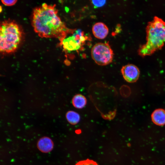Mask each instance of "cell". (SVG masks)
<instances>
[{"instance_id": "cell-1", "label": "cell", "mask_w": 165, "mask_h": 165, "mask_svg": "<svg viewBox=\"0 0 165 165\" xmlns=\"http://www.w3.org/2000/svg\"><path fill=\"white\" fill-rule=\"evenodd\" d=\"M56 5L46 3L33 10L32 24L35 31L42 38H54L62 42L68 29L58 15Z\"/></svg>"}, {"instance_id": "cell-8", "label": "cell", "mask_w": 165, "mask_h": 165, "mask_svg": "<svg viewBox=\"0 0 165 165\" xmlns=\"http://www.w3.org/2000/svg\"><path fill=\"white\" fill-rule=\"evenodd\" d=\"M151 117L152 122L156 125L162 126L165 125V110L158 108L152 112Z\"/></svg>"}, {"instance_id": "cell-10", "label": "cell", "mask_w": 165, "mask_h": 165, "mask_svg": "<svg viewBox=\"0 0 165 165\" xmlns=\"http://www.w3.org/2000/svg\"><path fill=\"white\" fill-rule=\"evenodd\" d=\"M72 103L74 107L77 108H82L86 105L87 100L82 95L78 94L75 95L72 99Z\"/></svg>"}, {"instance_id": "cell-11", "label": "cell", "mask_w": 165, "mask_h": 165, "mask_svg": "<svg viewBox=\"0 0 165 165\" xmlns=\"http://www.w3.org/2000/svg\"><path fill=\"white\" fill-rule=\"evenodd\" d=\"M66 118L68 122L72 125L77 124L80 119L79 114L72 111H69L67 113Z\"/></svg>"}, {"instance_id": "cell-15", "label": "cell", "mask_w": 165, "mask_h": 165, "mask_svg": "<svg viewBox=\"0 0 165 165\" xmlns=\"http://www.w3.org/2000/svg\"><path fill=\"white\" fill-rule=\"evenodd\" d=\"M0 12H1V11H2V7H1V6H0Z\"/></svg>"}, {"instance_id": "cell-2", "label": "cell", "mask_w": 165, "mask_h": 165, "mask_svg": "<svg viewBox=\"0 0 165 165\" xmlns=\"http://www.w3.org/2000/svg\"><path fill=\"white\" fill-rule=\"evenodd\" d=\"M146 30V42L138 50V54L142 57L151 55L163 46L165 42V21L155 16L148 23Z\"/></svg>"}, {"instance_id": "cell-12", "label": "cell", "mask_w": 165, "mask_h": 165, "mask_svg": "<svg viewBox=\"0 0 165 165\" xmlns=\"http://www.w3.org/2000/svg\"><path fill=\"white\" fill-rule=\"evenodd\" d=\"M75 165H98L97 163L92 160L87 159L78 162Z\"/></svg>"}, {"instance_id": "cell-4", "label": "cell", "mask_w": 165, "mask_h": 165, "mask_svg": "<svg viewBox=\"0 0 165 165\" xmlns=\"http://www.w3.org/2000/svg\"><path fill=\"white\" fill-rule=\"evenodd\" d=\"M113 55V50L108 43H97L93 46L91 50L92 59L100 65H106L111 63Z\"/></svg>"}, {"instance_id": "cell-3", "label": "cell", "mask_w": 165, "mask_h": 165, "mask_svg": "<svg viewBox=\"0 0 165 165\" xmlns=\"http://www.w3.org/2000/svg\"><path fill=\"white\" fill-rule=\"evenodd\" d=\"M0 30L1 52L4 54L14 52L22 39L21 28L16 23L9 20L2 22Z\"/></svg>"}, {"instance_id": "cell-7", "label": "cell", "mask_w": 165, "mask_h": 165, "mask_svg": "<svg viewBox=\"0 0 165 165\" xmlns=\"http://www.w3.org/2000/svg\"><path fill=\"white\" fill-rule=\"evenodd\" d=\"M94 36L99 39H103L107 35L109 30L107 26L104 23L99 22L96 23L92 28Z\"/></svg>"}, {"instance_id": "cell-14", "label": "cell", "mask_w": 165, "mask_h": 165, "mask_svg": "<svg viewBox=\"0 0 165 165\" xmlns=\"http://www.w3.org/2000/svg\"><path fill=\"white\" fill-rule=\"evenodd\" d=\"M2 2L5 5L7 6H11L14 5L17 2L16 0H1Z\"/></svg>"}, {"instance_id": "cell-5", "label": "cell", "mask_w": 165, "mask_h": 165, "mask_svg": "<svg viewBox=\"0 0 165 165\" xmlns=\"http://www.w3.org/2000/svg\"><path fill=\"white\" fill-rule=\"evenodd\" d=\"M85 40L84 37L80 32L76 31L72 36L64 38L61 43L64 49L72 51L79 49L82 42Z\"/></svg>"}, {"instance_id": "cell-13", "label": "cell", "mask_w": 165, "mask_h": 165, "mask_svg": "<svg viewBox=\"0 0 165 165\" xmlns=\"http://www.w3.org/2000/svg\"><path fill=\"white\" fill-rule=\"evenodd\" d=\"M92 3L95 7H101L104 5L106 3L105 0H93Z\"/></svg>"}, {"instance_id": "cell-6", "label": "cell", "mask_w": 165, "mask_h": 165, "mask_svg": "<svg viewBox=\"0 0 165 165\" xmlns=\"http://www.w3.org/2000/svg\"><path fill=\"white\" fill-rule=\"evenodd\" d=\"M121 72L124 79L130 83L136 82L139 78L140 73L138 68L131 64L123 66Z\"/></svg>"}, {"instance_id": "cell-9", "label": "cell", "mask_w": 165, "mask_h": 165, "mask_svg": "<svg viewBox=\"0 0 165 165\" xmlns=\"http://www.w3.org/2000/svg\"><path fill=\"white\" fill-rule=\"evenodd\" d=\"M37 146L41 151L46 153L50 152L52 150L53 147V144L50 138L44 137L39 140Z\"/></svg>"}]
</instances>
